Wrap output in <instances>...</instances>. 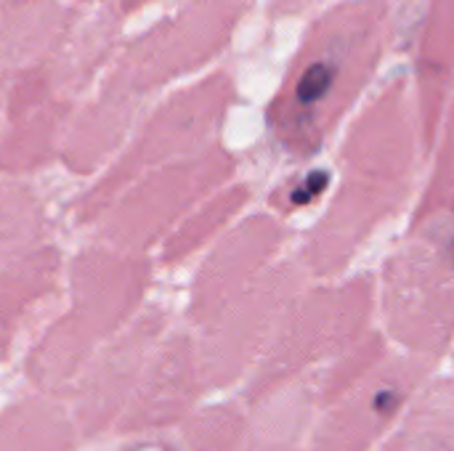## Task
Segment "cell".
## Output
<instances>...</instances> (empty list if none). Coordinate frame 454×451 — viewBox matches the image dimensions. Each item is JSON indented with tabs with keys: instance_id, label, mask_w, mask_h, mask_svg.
Masks as SVG:
<instances>
[{
	"instance_id": "6da1fadb",
	"label": "cell",
	"mask_w": 454,
	"mask_h": 451,
	"mask_svg": "<svg viewBox=\"0 0 454 451\" xmlns=\"http://www.w3.org/2000/svg\"><path fill=\"white\" fill-rule=\"evenodd\" d=\"M330 85H333V69L327 64H314V66L306 69V74L298 82V101L301 104H314L327 93Z\"/></svg>"
},
{
	"instance_id": "7a4b0ae2",
	"label": "cell",
	"mask_w": 454,
	"mask_h": 451,
	"mask_svg": "<svg viewBox=\"0 0 454 451\" xmlns=\"http://www.w3.org/2000/svg\"><path fill=\"white\" fill-rule=\"evenodd\" d=\"M327 183H330V173L327 170H317V173H311L309 178H306V183H301L295 191H293V205H306V202H311L317 194H322L325 189H327Z\"/></svg>"
},
{
	"instance_id": "3957f363",
	"label": "cell",
	"mask_w": 454,
	"mask_h": 451,
	"mask_svg": "<svg viewBox=\"0 0 454 451\" xmlns=\"http://www.w3.org/2000/svg\"><path fill=\"white\" fill-rule=\"evenodd\" d=\"M394 404H396V393H394V391H383V393L375 399V409L383 412V415L394 412Z\"/></svg>"
}]
</instances>
